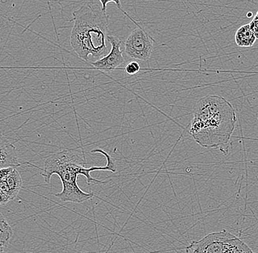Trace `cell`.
<instances>
[{
	"label": "cell",
	"instance_id": "6da1fadb",
	"mask_svg": "<svg viewBox=\"0 0 258 253\" xmlns=\"http://www.w3.org/2000/svg\"><path fill=\"white\" fill-rule=\"evenodd\" d=\"M92 153H101L107 160L104 167L92 166L87 167L85 157L76 149H64L49 156L45 161L44 168L41 175L44 181L49 183L51 177L56 174L62 182V190L59 193L54 194L62 202H72L77 204L88 201L94 196L93 193H85L81 190L77 184L78 177L83 175L88 185L91 183L105 184L108 182L99 181L91 177V172L96 171H108L116 173L117 167L114 159L106 151L101 149H93Z\"/></svg>",
	"mask_w": 258,
	"mask_h": 253
},
{
	"label": "cell",
	"instance_id": "9a60e30c",
	"mask_svg": "<svg viewBox=\"0 0 258 253\" xmlns=\"http://www.w3.org/2000/svg\"><path fill=\"white\" fill-rule=\"evenodd\" d=\"M14 168H15V167H3V168H0V181L6 180L8 176L11 174V172L14 171Z\"/></svg>",
	"mask_w": 258,
	"mask_h": 253
},
{
	"label": "cell",
	"instance_id": "3957f363",
	"mask_svg": "<svg viewBox=\"0 0 258 253\" xmlns=\"http://www.w3.org/2000/svg\"><path fill=\"white\" fill-rule=\"evenodd\" d=\"M74 26L71 33V45L77 55L85 62L89 56L98 59L109 52L106 45L109 36V16L96 3H83L73 13Z\"/></svg>",
	"mask_w": 258,
	"mask_h": 253
},
{
	"label": "cell",
	"instance_id": "ba28073f",
	"mask_svg": "<svg viewBox=\"0 0 258 253\" xmlns=\"http://www.w3.org/2000/svg\"><path fill=\"white\" fill-rule=\"evenodd\" d=\"M256 40L249 24L241 26L235 33V41L239 47H251L254 44Z\"/></svg>",
	"mask_w": 258,
	"mask_h": 253
},
{
	"label": "cell",
	"instance_id": "277c9868",
	"mask_svg": "<svg viewBox=\"0 0 258 253\" xmlns=\"http://www.w3.org/2000/svg\"><path fill=\"white\" fill-rule=\"evenodd\" d=\"M240 241L241 238L227 230H222L191 241L185 248V253H226Z\"/></svg>",
	"mask_w": 258,
	"mask_h": 253
},
{
	"label": "cell",
	"instance_id": "d6986e66",
	"mask_svg": "<svg viewBox=\"0 0 258 253\" xmlns=\"http://www.w3.org/2000/svg\"><path fill=\"white\" fill-rule=\"evenodd\" d=\"M254 19H258V11H257V14H256V16H254Z\"/></svg>",
	"mask_w": 258,
	"mask_h": 253
},
{
	"label": "cell",
	"instance_id": "2e32d148",
	"mask_svg": "<svg viewBox=\"0 0 258 253\" xmlns=\"http://www.w3.org/2000/svg\"><path fill=\"white\" fill-rule=\"evenodd\" d=\"M249 24L256 39H258V19H253V20Z\"/></svg>",
	"mask_w": 258,
	"mask_h": 253
},
{
	"label": "cell",
	"instance_id": "9c48e42d",
	"mask_svg": "<svg viewBox=\"0 0 258 253\" xmlns=\"http://www.w3.org/2000/svg\"><path fill=\"white\" fill-rule=\"evenodd\" d=\"M6 181L12 193L13 200H14L17 197L23 185L22 177L17 169H14L11 174L6 179Z\"/></svg>",
	"mask_w": 258,
	"mask_h": 253
},
{
	"label": "cell",
	"instance_id": "5b68a950",
	"mask_svg": "<svg viewBox=\"0 0 258 253\" xmlns=\"http://www.w3.org/2000/svg\"><path fill=\"white\" fill-rule=\"evenodd\" d=\"M155 40L139 26L125 40V52L131 59L148 61L154 50Z\"/></svg>",
	"mask_w": 258,
	"mask_h": 253
},
{
	"label": "cell",
	"instance_id": "4fadbf2b",
	"mask_svg": "<svg viewBox=\"0 0 258 253\" xmlns=\"http://www.w3.org/2000/svg\"><path fill=\"white\" fill-rule=\"evenodd\" d=\"M125 71L130 75H136L140 71V65L136 61H132L125 67Z\"/></svg>",
	"mask_w": 258,
	"mask_h": 253
},
{
	"label": "cell",
	"instance_id": "e0dca14e",
	"mask_svg": "<svg viewBox=\"0 0 258 253\" xmlns=\"http://www.w3.org/2000/svg\"><path fill=\"white\" fill-rule=\"evenodd\" d=\"M11 200L4 193L0 192V205H6Z\"/></svg>",
	"mask_w": 258,
	"mask_h": 253
},
{
	"label": "cell",
	"instance_id": "ac0fdd59",
	"mask_svg": "<svg viewBox=\"0 0 258 253\" xmlns=\"http://www.w3.org/2000/svg\"><path fill=\"white\" fill-rule=\"evenodd\" d=\"M5 248L6 246L4 244H0V253H5Z\"/></svg>",
	"mask_w": 258,
	"mask_h": 253
},
{
	"label": "cell",
	"instance_id": "7a4b0ae2",
	"mask_svg": "<svg viewBox=\"0 0 258 253\" xmlns=\"http://www.w3.org/2000/svg\"><path fill=\"white\" fill-rule=\"evenodd\" d=\"M189 133L200 146L217 148L230 141L237 118L231 103L219 95L203 97L194 107Z\"/></svg>",
	"mask_w": 258,
	"mask_h": 253
},
{
	"label": "cell",
	"instance_id": "8fae6325",
	"mask_svg": "<svg viewBox=\"0 0 258 253\" xmlns=\"http://www.w3.org/2000/svg\"><path fill=\"white\" fill-rule=\"evenodd\" d=\"M99 1L101 4V9H102V11H104V13H106V6H107V4H109V3H114V4L117 6V8H118V9L120 10V11H122L124 14H125V15L128 16L131 20L133 21L134 23L136 24L137 26H139V24H137V22H135V21H134L133 19H132V18H131L130 16H129L128 14L125 12V11H123L122 9H121L120 0H99ZM89 2H90V0H80V3H89Z\"/></svg>",
	"mask_w": 258,
	"mask_h": 253
},
{
	"label": "cell",
	"instance_id": "7c38bea8",
	"mask_svg": "<svg viewBox=\"0 0 258 253\" xmlns=\"http://www.w3.org/2000/svg\"><path fill=\"white\" fill-rule=\"evenodd\" d=\"M226 253H254L251 250V248L249 247L246 243L243 242L241 239V241L233 246L232 249H230L228 252Z\"/></svg>",
	"mask_w": 258,
	"mask_h": 253
},
{
	"label": "cell",
	"instance_id": "8992f818",
	"mask_svg": "<svg viewBox=\"0 0 258 253\" xmlns=\"http://www.w3.org/2000/svg\"><path fill=\"white\" fill-rule=\"evenodd\" d=\"M107 41L111 44V50L108 54L95 62H92L93 67L104 71H112L125 62L121 50L122 41L113 35L107 37Z\"/></svg>",
	"mask_w": 258,
	"mask_h": 253
},
{
	"label": "cell",
	"instance_id": "30bf717a",
	"mask_svg": "<svg viewBox=\"0 0 258 253\" xmlns=\"http://www.w3.org/2000/svg\"><path fill=\"white\" fill-rule=\"evenodd\" d=\"M14 235V230L6 219L0 213V244L7 245Z\"/></svg>",
	"mask_w": 258,
	"mask_h": 253
},
{
	"label": "cell",
	"instance_id": "5bb4252c",
	"mask_svg": "<svg viewBox=\"0 0 258 253\" xmlns=\"http://www.w3.org/2000/svg\"><path fill=\"white\" fill-rule=\"evenodd\" d=\"M0 192L4 193L7 197L9 198L11 201H13L12 193H11V190H10L6 180L0 181Z\"/></svg>",
	"mask_w": 258,
	"mask_h": 253
},
{
	"label": "cell",
	"instance_id": "52a82bcc",
	"mask_svg": "<svg viewBox=\"0 0 258 253\" xmlns=\"http://www.w3.org/2000/svg\"><path fill=\"white\" fill-rule=\"evenodd\" d=\"M17 151L15 146L0 134V168L8 167H19Z\"/></svg>",
	"mask_w": 258,
	"mask_h": 253
}]
</instances>
